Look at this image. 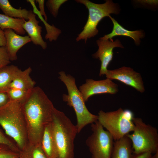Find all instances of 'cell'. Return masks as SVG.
Wrapping results in <instances>:
<instances>
[{"label": "cell", "mask_w": 158, "mask_h": 158, "mask_svg": "<svg viewBox=\"0 0 158 158\" xmlns=\"http://www.w3.org/2000/svg\"><path fill=\"white\" fill-rule=\"evenodd\" d=\"M97 121L112 136L114 141L133 132L134 127L133 112L120 108L116 110L105 112L100 110Z\"/></svg>", "instance_id": "8992f818"}, {"label": "cell", "mask_w": 158, "mask_h": 158, "mask_svg": "<svg viewBox=\"0 0 158 158\" xmlns=\"http://www.w3.org/2000/svg\"><path fill=\"white\" fill-rule=\"evenodd\" d=\"M59 78L66 85L68 94H63V100L72 107L75 112L78 133L87 125L97 121L98 116L90 113L87 108L82 95L76 85L75 78L63 71L59 72Z\"/></svg>", "instance_id": "277c9868"}, {"label": "cell", "mask_w": 158, "mask_h": 158, "mask_svg": "<svg viewBox=\"0 0 158 158\" xmlns=\"http://www.w3.org/2000/svg\"><path fill=\"white\" fill-rule=\"evenodd\" d=\"M111 158H134L130 139L126 136L114 141Z\"/></svg>", "instance_id": "2e32d148"}, {"label": "cell", "mask_w": 158, "mask_h": 158, "mask_svg": "<svg viewBox=\"0 0 158 158\" xmlns=\"http://www.w3.org/2000/svg\"><path fill=\"white\" fill-rule=\"evenodd\" d=\"M32 71L30 67L23 71L19 69L14 76L9 88H16L27 90H32L35 87V82L30 77V74Z\"/></svg>", "instance_id": "9a60e30c"}, {"label": "cell", "mask_w": 158, "mask_h": 158, "mask_svg": "<svg viewBox=\"0 0 158 158\" xmlns=\"http://www.w3.org/2000/svg\"><path fill=\"white\" fill-rule=\"evenodd\" d=\"M98 47L97 51L93 54V57L99 58L101 62L99 75H106L108 70L107 68L112 60L113 56V49L116 47L123 48L124 47L118 39L114 41L111 40H104L100 38L96 41Z\"/></svg>", "instance_id": "8fae6325"}, {"label": "cell", "mask_w": 158, "mask_h": 158, "mask_svg": "<svg viewBox=\"0 0 158 158\" xmlns=\"http://www.w3.org/2000/svg\"><path fill=\"white\" fill-rule=\"evenodd\" d=\"M20 150L7 145L0 144V158H19Z\"/></svg>", "instance_id": "cb8c5ba5"}, {"label": "cell", "mask_w": 158, "mask_h": 158, "mask_svg": "<svg viewBox=\"0 0 158 158\" xmlns=\"http://www.w3.org/2000/svg\"><path fill=\"white\" fill-rule=\"evenodd\" d=\"M51 123L47 125L45 128L41 145L48 158H57L56 149Z\"/></svg>", "instance_id": "e0dca14e"}, {"label": "cell", "mask_w": 158, "mask_h": 158, "mask_svg": "<svg viewBox=\"0 0 158 158\" xmlns=\"http://www.w3.org/2000/svg\"><path fill=\"white\" fill-rule=\"evenodd\" d=\"M51 123L57 158H74V141L78 133L76 125L55 107Z\"/></svg>", "instance_id": "3957f363"}, {"label": "cell", "mask_w": 158, "mask_h": 158, "mask_svg": "<svg viewBox=\"0 0 158 158\" xmlns=\"http://www.w3.org/2000/svg\"><path fill=\"white\" fill-rule=\"evenodd\" d=\"M92 134L86 141L92 158H111L114 140L97 121L91 124Z\"/></svg>", "instance_id": "ba28073f"}, {"label": "cell", "mask_w": 158, "mask_h": 158, "mask_svg": "<svg viewBox=\"0 0 158 158\" xmlns=\"http://www.w3.org/2000/svg\"><path fill=\"white\" fill-rule=\"evenodd\" d=\"M152 155L151 153L148 152L138 154H135L134 158H152Z\"/></svg>", "instance_id": "4dcf8cb0"}, {"label": "cell", "mask_w": 158, "mask_h": 158, "mask_svg": "<svg viewBox=\"0 0 158 158\" xmlns=\"http://www.w3.org/2000/svg\"><path fill=\"white\" fill-rule=\"evenodd\" d=\"M19 158H20V157H19Z\"/></svg>", "instance_id": "d6a6232c"}, {"label": "cell", "mask_w": 158, "mask_h": 158, "mask_svg": "<svg viewBox=\"0 0 158 158\" xmlns=\"http://www.w3.org/2000/svg\"><path fill=\"white\" fill-rule=\"evenodd\" d=\"M20 158H48L43 150L41 144H32L28 143L20 151Z\"/></svg>", "instance_id": "7402d4cb"}, {"label": "cell", "mask_w": 158, "mask_h": 158, "mask_svg": "<svg viewBox=\"0 0 158 158\" xmlns=\"http://www.w3.org/2000/svg\"><path fill=\"white\" fill-rule=\"evenodd\" d=\"M31 90L11 88H9L6 92L10 101H16L21 104L27 98Z\"/></svg>", "instance_id": "603a6c76"}, {"label": "cell", "mask_w": 158, "mask_h": 158, "mask_svg": "<svg viewBox=\"0 0 158 158\" xmlns=\"http://www.w3.org/2000/svg\"><path fill=\"white\" fill-rule=\"evenodd\" d=\"M25 20L23 19L11 17L0 13V28L3 30L12 29L18 34L24 35L25 31L22 25Z\"/></svg>", "instance_id": "ac0fdd59"}, {"label": "cell", "mask_w": 158, "mask_h": 158, "mask_svg": "<svg viewBox=\"0 0 158 158\" xmlns=\"http://www.w3.org/2000/svg\"><path fill=\"white\" fill-rule=\"evenodd\" d=\"M26 1L31 4L33 8V12L38 16L44 25L47 31L45 38L46 40H49L50 42L53 41H56L61 32V30L56 27L54 25H49L45 20L36 6L35 0H27Z\"/></svg>", "instance_id": "ffe728a7"}, {"label": "cell", "mask_w": 158, "mask_h": 158, "mask_svg": "<svg viewBox=\"0 0 158 158\" xmlns=\"http://www.w3.org/2000/svg\"><path fill=\"white\" fill-rule=\"evenodd\" d=\"M133 133L126 136L130 140L133 153L138 154L145 152L154 154L158 151L157 129L145 123L140 118L134 117Z\"/></svg>", "instance_id": "52a82bcc"}, {"label": "cell", "mask_w": 158, "mask_h": 158, "mask_svg": "<svg viewBox=\"0 0 158 158\" xmlns=\"http://www.w3.org/2000/svg\"><path fill=\"white\" fill-rule=\"evenodd\" d=\"M19 68L13 65H8L0 69V92L8 89L16 73Z\"/></svg>", "instance_id": "d6986e66"}, {"label": "cell", "mask_w": 158, "mask_h": 158, "mask_svg": "<svg viewBox=\"0 0 158 158\" xmlns=\"http://www.w3.org/2000/svg\"><path fill=\"white\" fill-rule=\"evenodd\" d=\"M105 75L107 78L118 80L141 93L145 90L140 74L130 67L123 66L113 70H108Z\"/></svg>", "instance_id": "30bf717a"}, {"label": "cell", "mask_w": 158, "mask_h": 158, "mask_svg": "<svg viewBox=\"0 0 158 158\" xmlns=\"http://www.w3.org/2000/svg\"><path fill=\"white\" fill-rule=\"evenodd\" d=\"M0 125L14 140L20 151L29 143L21 103L9 101L0 108Z\"/></svg>", "instance_id": "7a4b0ae2"}, {"label": "cell", "mask_w": 158, "mask_h": 158, "mask_svg": "<svg viewBox=\"0 0 158 158\" xmlns=\"http://www.w3.org/2000/svg\"><path fill=\"white\" fill-rule=\"evenodd\" d=\"M36 15L31 10H29L28 20H25L22 27L28 34L32 43L36 45H39L43 49L47 48V42L43 40L41 35L42 28L38 24L39 21L36 19Z\"/></svg>", "instance_id": "4fadbf2b"}, {"label": "cell", "mask_w": 158, "mask_h": 158, "mask_svg": "<svg viewBox=\"0 0 158 158\" xmlns=\"http://www.w3.org/2000/svg\"><path fill=\"white\" fill-rule=\"evenodd\" d=\"M6 39V47L10 61L17 59V53L22 47L31 41L28 36H22L13 30L7 29L4 30Z\"/></svg>", "instance_id": "7c38bea8"}, {"label": "cell", "mask_w": 158, "mask_h": 158, "mask_svg": "<svg viewBox=\"0 0 158 158\" xmlns=\"http://www.w3.org/2000/svg\"><path fill=\"white\" fill-rule=\"evenodd\" d=\"M6 43L4 32L0 28V46H5Z\"/></svg>", "instance_id": "f546056e"}, {"label": "cell", "mask_w": 158, "mask_h": 158, "mask_svg": "<svg viewBox=\"0 0 158 158\" xmlns=\"http://www.w3.org/2000/svg\"><path fill=\"white\" fill-rule=\"evenodd\" d=\"M67 0H48L46 5L50 13L54 18L57 16L59 10L61 5L67 1Z\"/></svg>", "instance_id": "d4e9b609"}, {"label": "cell", "mask_w": 158, "mask_h": 158, "mask_svg": "<svg viewBox=\"0 0 158 158\" xmlns=\"http://www.w3.org/2000/svg\"><path fill=\"white\" fill-rule=\"evenodd\" d=\"M0 144H3L7 145L10 147L16 149H19L16 145H15L8 139L0 129Z\"/></svg>", "instance_id": "4316f807"}, {"label": "cell", "mask_w": 158, "mask_h": 158, "mask_svg": "<svg viewBox=\"0 0 158 158\" xmlns=\"http://www.w3.org/2000/svg\"><path fill=\"white\" fill-rule=\"evenodd\" d=\"M11 63L5 46H0V69L8 65Z\"/></svg>", "instance_id": "484cf974"}, {"label": "cell", "mask_w": 158, "mask_h": 158, "mask_svg": "<svg viewBox=\"0 0 158 158\" xmlns=\"http://www.w3.org/2000/svg\"><path fill=\"white\" fill-rule=\"evenodd\" d=\"M35 1L38 4L39 8L40 9V12L42 16H44L45 20L47 21V17L45 12L44 9V0H36Z\"/></svg>", "instance_id": "f1b7e54d"}, {"label": "cell", "mask_w": 158, "mask_h": 158, "mask_svg": "<svg viewBox=\"0 0 158 158\" xmlns=\"http://www.w3.org/2000/svg\"><path fill=\"white\" fill-rule=\"evenodd\" d=\"M0 9L7 16L28 20L29 11L25 8L18 9L13 7L8 0H0Z\"/></svg>", "instance_id": "44dd1931"}, {"label": "cell", "mask_w": 158, "mask_h": 158, "mask_svg": "<svg viewBox=\"0 0 158 158\" xmlns=\"http://www.w3.org/2000/svg\"><path fill=\"white\" fill-rule=\"evenodd\" d=\"M111 20L113 27L111 32L109 34L104 35L100 38L104 40H111L114 37L118 36H123L129 37L133 39L137 45L140 43V39L144 37V34L141 30L134 31H130L124 28L122 26L110 15L108 16Z\"/></svg>", "instance_id": "5bb4252c"}, {"label": "cell", "mask_w": 158, "mask_h": 158, "mask_svg": "<svg viewBox=\"0 0 158 158\" xmlns=\"http://www.w3.org/2000/svg\"><path fill=\"white\" fill-rule=\"evenodd\" d=\"M154 154L152 156V158H158V151L154 153Z\"/></svg>", "instance_id": "1f68e13d"}, {"label": "cell", "mask_w": 158, "mask_h": 158, "mask_svg": "<svg viewBox=\"0 0 158 158\" xmlns=\"http://www.w3.org/2000/svg\"><path fill=\"white\" fill-rule=\"evenodd\" d=\"M79 90L85 102L90 97L95 95L115 94L118 91V85L108 78L99 80L87 79L85 83L80 87Z\"/></svg>", "instance_id": "9c48e42d"}, {"label": "cell", "mask_w": 158, "mask_h": 158, "mask_svg": "<svg viewBox=\"0 0 158 158\" xmlns=\"http://www.w3.org/2000/svg\"><path fill=\"white\" fill-rule=\"evenodd\" d=\"M27 128L28 142L41 144L46 126L52 121L54 107L39 87H34L21 104Z\"/></svg>", "instance_id": "6da1fadb"}, {"label": "cell", "mask_w": 158, "mask_h": 158, "mask_svg": "<svg viewBox=\"0 0 158 158\" xmlns=\"http://www.w3.org/2000/svg\"><path fill=\"white\" fill-rule=\"evenodd\" d=\"M9 101L6 92H0V108L6 105Z\"/></svg>", "instance_id": "83f0119b"}, {"label": "cell", "mask_w": 158, "mask_h": 158, "mask_svg": "<svg viewBox=\"0 0 158 158\" xmlns=\"http://www.w3.org/2000/svg\"><path fill=\"white\" fill-rule=\"evenodd\" d=\"M78 3L84 4L88 9V16L87 22L82 31L78 35L77 42L84 40L85 43L88 39L97 35L98 30L97 26L99 22L111 14H117L120 11L117 4L112 0H107L102 4H97L88 0H76Z\"/></svg>", "instance_id": "5b68a950"}]
</instances>
